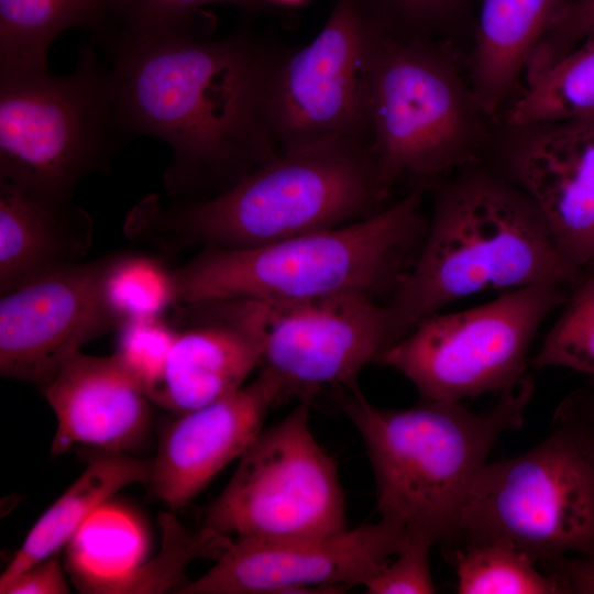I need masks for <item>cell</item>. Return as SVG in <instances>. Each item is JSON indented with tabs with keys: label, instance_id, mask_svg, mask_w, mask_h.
<instances>
[{
	"label": "cell",
	"instance_id": "cell-1",
	"mask_svg": "<svg viewBox=\"0 0 594 594\" xmlns=\"http://www.w3.org/2000/svg\"><path fill=\"white\" fill-rule=\"evenodd\" d=\"M105 50L131 135L172 150L166 198L213 197L279 151L268 116L277 53L250 33L174 35Z\"/></svg>",
	"mask_w": 594,
	"mask_h": 594
},
{
	"label": "cell",
	"instance_id": "cell-2",
	"mask_svg": "<svg viewBox=\"0 0 594 594\" xmlns=\"http://www.w3.org/2000/svg\"><path fill=\"white\" fill-rule=\"evenodd\" d=\"M388 190L369 145L326 142L280 150L208 199L146 195L122 228L132 242L165 255L250 249L365 219L385 208Z\"/></svg>",
	"mask_w": 594,
	"mask_h": 594
},
{
	"label": "cell",
	"instance_id": "cell-3",
	"mask_svg": "<svg viewBox=\"0 0 594 594\" xmlns=\"http://www.w3.org/2000/svg\"><path fill=\"white\" fill-rule=\"evenodd\" d=\"M534 391L532 377L525 376L483 413L452 400L386 409L370 403L359 386L337 391L364 443L381 519L410 540L451 547L472 484L499 436L522 427Z\"/></svg>",
	"mask_w": 594,
	"mask_h": 594
},
{
	"label": "cell",
	"instance_id": "cell-4",
	"mask_svg": "<svg viewBox=\"0 0 594 594\" xmlns=\"http://www.w3.org/2000/svg\"><path fill=\"white\" fill-rule=\"evenodd\" d=\"M582 273L518 187L473 174L437 196L420 249L388 305L406 336L461 298L540 284L571 286Z\"/></svg>",
	"mask_w": 594,
	"mask_h": 594
},
{
	"label": "cell",
	"instance_id": "cell-5",
	"mask_svg": "<svg viewBox=\"0 0 594 594\" xmlns=\"http://www.w3.org/2000/svg\"><path fill=\"white\" fill-rule=\"evenodd\" d=\"M422 188L365 219L250 249H199L172 270L175 304L208 298L299 301L358 293L392 295L428 221Z\"/></svg>",
	"mask_w": 594,
	"mask_h": 594
},
{
	"label": "cell",
	"instance_id": "cell-6",
	"mask_svg": "<svg viewBox=\"0 0 594 594\" xmlns=\"http://www.w3.org/2000/svg\"><path fill=\"white\" fill-rule=\"evenodd\" d=\"M550 435L518 457L486 463L464 501L452 546L501 541L536 564L594 553V396L558 407Z\"/></svg>",
	"mask_w": 594,
	"mask_h": 594
},
{
	"label": "cell",
	"instance_id": "cell-7",
	"mask_svg": "<svg viewBox=\"0 0 594 594\" xmlns=\"http://www.w3.org/2000/svg\"><path fill=\"white\" fill-rule=\"evenodd\" d=\"M131 138L112 70L94 44L67 75L0 76V180L72 197L84 179L109 172Z\"/></svg>",
	"mask_w": 594,
	"mask_h": 594
},
{
	"label": "cell",
	"instance_id": "cell-8",
	"mask_svg": "<svg viewBox=\"0 0 594 594\" xmlns=\"http://www.w3.org/2000/svg\"><path fill=\"white\" fill-rule=\"evenodd\" d=\"M475 109L482 110L448 57L383 30L370 79L369 145L386 188L464 163L477 141Z\"/></svg>",
	"mask_w": 594,
	"mask_h": 594
},
{
	"label": "cell",
	"instance_id": "cell-9",
	"mask_svg": "<svg viewBox=\"0 0 594 594\" xmlns=\"http://www.w3.org/2000/svg\"><path fill=\"white\" fill-rule=\"evenodd\" d=\"M312 399H298L284 419L258 433L205 509L200 528L261 541L320 538L348 528L338 465L310 429Z\"/></svg>",
	"mask_w": 594,
	"mask_h": 594
},
{
	"label": "cell",
	"instance_id": "cell-10",
	"mask_svg": "<svg viewBox=\"0 0 594 594\" xmlns=\"http://www.w3.org/2000/svg\"><path fill=\"white\" fill-rule=\"evenodd\" d=\"M561 285L508 290L477 307L436 312L388 348L376 363L409 380L421 400L461 402L502 393L526 375L527 354L542 321L562 306Z\"/></svg>",
	"mask_w": 594,
	"mask_h": 594
},
{
	"label": "cell",
	"instance_id": "cell-11",
	"mask_svg": "<svg viewBox=\"0 0 594 594\" xmlns=\"http://www.w3.org/2000/svg\"><path fill=\"white\" fill-rule=\"evenodd\" d=\"M383 30L369 0H337L310 43L277 54L268 116L279 151L337 141L369 145L370 79Z\"/></svg>",
	"mask_w": 594,
	"mask_h": 594
},
{
	"label": "cell",
	"instance_id": "cell-12",
	"mask_svg": "<svg viewBox=\"0 0 594 594\" xmlns=\"http://www.w3.org/2000/svg\"><path fill=\"white\" fill-rule=\"evenodd\" d=\"M265 304L260 366L283 402L358 386L364 366L404 337L392 307L363 294Z\"/></svg>",
	"mask_w": 594,
	"mask_h": 594
},
{
	"label": "cell",
	"instance_id": "cell-13",
	"mask_svg": "<svg viewBox=\"0 0 594 594\" xmlns=\"http://www.w3.org/2000/svg\"><path fill=\"white\" fill-rule=\"evenodd\" d=\"M119 252L1 295L2 377L43 388L84 345L123 326L106 294L107 275Z\"/></svg>",
	"mask_w": 594,
	"mask_h": 594
},
{
	"label": "cell",
	"instance_id": "cell-14",
	"mask_svg": "<svg viewBox=\"0 0 594 594\" xmlns=\"http://www.w3.org/2000/svg\"><path fill=\"white\" fill-rule=\"evenodd\" d=\"M409 542L384 519L320 538L233 539L180 594L343 593L362 586Z\"/></svg>",
	"mask_w": 594,
	"mask_h": 594
},
{
	"label": "cell",
	"instance_id": "cell-15",
	"mask_svg": "<svg viewBox=\"0 0 594 594\" xmlns=\"http://www.w3.org/2000/svg\"><path fill=\"white\" fill-rule=\"evenodd\" d=\"M176 338L153 404L180 415L243 387L260 366L266 304L251 298H208L174 304Z\"/></svg>",
	"mask_w": 594,
	"mask_h": 594
},
{
	"label": "cell",
	"instance_id": "cell-16",
	"mask_svg": "<svg viewBox=\"0 0 594 594\" xmlns=\"http://www.w3.org/2000/svg\"><path fill=\"white\" fill-rule=\"evenodd\" d=\"M278 384L261 372L252 383L206 406L177 415L160 433L152 494L175 510L187 505L263 430L282 403Z\"/></svg>",
	"mask_w": 594,
	"mask_h": 594
},
{
	"label": "cell",
	"instance_id": "cell-17",
	"mask_svg": "<svg viewBox=\"0 0 594 594\" xmlns=\"http://www.w3.org/2000/svg\"><path fill=\"white\" fill-rule=\"evenodd\" d=\"M528 128L510 156L512 176L562 254L584 268L594 260V116Z\"/></svg>",
	"mask_w": 594,
	"mask_h": 594
},
{
	"label": "cell",
	"instance_id": "cell-18",
	"mask_svg": "<svg viewBox=\"0 0 594 594\" xmlns=\"http://www.w3.org/2000/svg\"><path fill=\"white\" fill-rule=\"evenodd\" d=\"M42 392L56 418L53 455L78 444L132 451L148 433L153 402L116 353L96 356L78 352Z\"/></svg>",
	"mask_w": 594,
	"mask_h": 594
},
{
	"label": "cell",
	"instance_id": "cell-19",
	"mask_svg": "<svg viewBox=\"0 0 594 594\" xmlns=\"http://www.w3.org/2000/svg\"><path fill=\"white\" fill-rule=\"evenodd\" d=\"M94 231L72 197L0 180V295L85 261Z\"/></svg>",
	"mask_w": 594,
	"mask_h": 594
},
{
	"label": "cell",
	"instance_id": "cell-20",
	"mask_svg": "<svg viewBox=\"0 0 594 594\" xmlns=\"http://www.w3.org/2000/svg\"><path fill=\"white\" fill-rule=\"evenodd\" d=\"M570 0H483L473 53V95L493 112L516 88Z\"/></svg>",
	"mask_w": 594,
	"mask_h": 594
},
{
	"label": "cell",
	"instance_id": "cell-21",
	"mask_svg": "<svg viewBox=\"0 0 594 594\" xmlns=\"http://www.w3.org/2000/svg\"><path fill=\"white\" fill-rule=\"evenodd\" d=\"M86 468L79 477L42 514L0 576V587L67 546L84 522L117 492L131 484H148L153 460L127 452L82 450Z\"/></svg>",
	"mask_w": 594,
	"mask_h": 594
},
{
	"label": "cell",
	"instance_id": "cell-22",
	"mask_svg": "<svg viewBox=\"0 0 594 594\" xmlns=\"http://www.w3.org/2000/svg\"><path fill=\"white\" fill-rule=\"evenodd\" d=\"M114 0H0V76L47 72L48 50L72 28L101 35Z\"/></svg>",
	"mask_w": 594,
	"mask_h": 594
},
{
	"label": "cell",
	"instance_id": "cell-23",
	"mask_svg": "<svg viewBox=\"0 0 594 594\" xmlns=\"http://www.w3.org/2000/svg\"><path fill=\"white\" fill-rule=\"evenodd\" d=\"M67 563L81 593L111 594L112 588L139 565L145 552V535L128 512L98 508L67 543Z\"/></svg>",
	"mask_w": 594,
	"mask_h": 594
},
{
	"label": "cell",
	"instance_id": "cell-24",
	"mask_svg": "<svg viewBox=\"0 0 594 594\" xmlns=\"http://www.w3.org/2000/svg\"><path fill=\"white\" fill-rule=\"evenodd\" d=\"M594 116V32L528 78L507 121L517 128Z\"/></svg>",
	"mask_w": 594,
	"mask_h": 594
},
{
	"label": "cell",
	"instance_id": "cell-25",
	"mask_svg": "<svg viewBox=\"0 0 594 594\" xmlns=\"http://www.w3.org/2000/svg\"><path fill=\"white\" fill-rule=\"evenodd\" d=\"M453 562L460 594H562L557 580L521 550L501 542L459 546Z\"/></svg>",
	"mask_w": 594,
	"mask_h": 594
},
{
	"label": "cell",
	"instance_id": "cell-26",
	"mask_svg": "<svg viewBox=\"0 0 594 594\" xmlns=\"http://www.w3.org/2000/svg\"><path fill=\"white\" fill-rule=\"evenodd\" d=\"M160 524L163 530L160 553L121 580L111 594L164 593L169 590L180 593L190 583L185 578L186 566L198 558L217 560L231 541L202 528L190 532L167 513L160 515Z\"/></svg>",
	"mask_w": 594,
	"mask_h": 594
},
{
	"label": "cell",
	"instance_id": "cell-27",
	"mask_svg": "<svg viewBox=\"0 0 594 594\" xmlns=\"http://www.w3.org/2000/svg\"><path fill=\"white\" fill-rule=\"evenodd\" d=\"M571 286L563 310L531 365L537 370L565 367L590 376L594 383V260Z\"/></svg>",
	"mask_w": 594,
	"mask_h": 594
},
{
	"label": "cell",
	"instance_id": "cell-28",
	"mask_svg": "<svg viewBox=\"0 0 594 594\" xmlns=\"http://www.w3.org/2000/svg\"><path fill=\"white\" fill-rule=\"evenodd\" d=\"M106 294L123 324L163 316L175 304L172 270L156 257L120 251L107 275Z\"/></svg>",
	"mask_w": 594,
	"mask_h": 594
},
{
	"label": "cell",
	"instance_id": "cell-29",
	"mask_svg": "<svg viewBox=\"0 0 594 594\" xmlns=\"http://www.w3.org/2000/svg\"><path fill=\"white\" fill-rule=\"evenodd\" d=\"M229 3L260 8V0H114L112 20L99 37L106 45L174 35H198L196 19L202 7Z\"/></svg>",
	"mask_w": 594,
	"mask_h": 594
},
{
	"label": "cell",
	"instance_id": "cell-30",
	"mask_svg": "<svg viewBox=\"0 0 594 594\" xmlns=\"http://www.w3.org/2000/svg\"><path fill=\"white\" fill-rule=\"evenodd\" d=\"M116 354L150 392L160 381L176 338L174 326L163 316L134 319L118 331Z\"/></svg>",
	"mask_w": 594,
	"mask_h": 594
},
{
	"label": "cell",
	"instance_id": "cell-31",
	"mask_svg": "<svg viewBox=\"0 0 594 594\" xmlns=\"http://www.w3.org/2000/svg\"><path fill=\"white\" fill-rule=\"evenodd\" d=\"M433 544L414 539L362 586L369 594H432L437 592L429 553Z\"/></svg>",
	"mask_w": 594,
	"mask_h": 594
},
{
	"label": "cell",
	"instance_id": "cell-32",
	"mask_svg": "<svg viewBox=\"0 0 594 594\" xmlns=\"http://www.w3.org/2000/svg\"><path fill=\"white\" fill-rule=\"evenodd\" d=\"M594 32V0H570L553 28L536 48L528 78L569 53Z\"/></svg>",
	"mask_w": 594,
	"mask_h": 594
},
{
	"label": "cell",
	"instance_id": "cell-33",
	"mask_svg": "<svg viewBox=\"0 0 594 594\" xmlns=\"http://www.w3.org/2000/svg\"><path fill=\"white\" fill-rule=\"evenodd\" d=\"M1 594H66L69 587L55 556L40 561L0 587Z\"/></svg>",
	"mask_w": 594,
	"mask_h": 594
},
{
	"label": "cell",
	"instance_id": "cell-34",
	"mask_svg": "<svg viewBox=\"0 0 594 594\" xmlns=\"http://www.w3.org/2000/svg\"><path fill=\"white\" fill-rule=\"evenodd\" d=\"M539 568L557 580L562 594H594V553L562 556Z\"/></svg>",
	"mask_w": 594,
	"mask_h": 594
},
{
	"label": "cell",
	"instance_id": "cell-35",
	"mask_svg": "<svg viewBox=\"0 0 594 594\" xmlns=\"http://www.w3.org/2000/svg\"><path fill=\"white\" fill-rule=\"evenodd\" d=\"M402 18L410 23L429 22L444 13L455 0H386Z\"/></svg>",
	"mask_w": 594,
	"mask_h": 594
},
{
	"label": "cell",
	"instance_id": "cell-36",
	"mask_svg": "<svg viewBox=\"0 0 594 594\" xmlns=\"http://www.w3.org/2000/svg\"><path fill=\"white\" fill-rule=\"evenodd\" d=\"M308 0H260L262 4L264 3H275L280 6H297L305 3Z\"/></svg>",
	"mask_w": 594,
	"mask_h": 594
},
{
	"label": "cell",
	"instance_id": "cell-37",
	"mask_svg": "<svg viewBox=\"0 0 594 594\" xmlns=\"http://www.w3.org/2000/svg\"><path fill=\"white\" fill-rule=\"evenodd\" d=\"M591 388L593 391V396H594V383H591Z\"/></svg>",
	"mask_w": 594,
	"mask_h": 594
}]
</instances>
